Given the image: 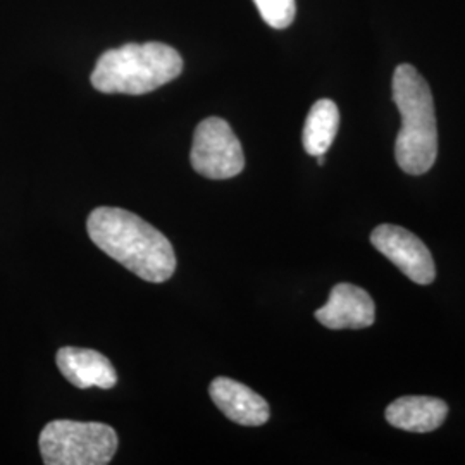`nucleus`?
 Here are the masks:
<instances>
[{
	"mask_svg": "<svg viewBox=\"0 0 465 465\" xmlns=\"http://www.w3.org/2000/svg\"><path fill=\"white\" fill-rule=\"evenodd\" d=\"M86 230L104 253L145 282H167L176 271V255L166 236L130 211L97 207L88 216Z\"/></svg>",
	"mask_w": 465,
	"mask_h": 465,
	"instance_id": "f257e3e1",
	"label": "nucleus"
},
{
	"mask_svg": "<svg viewBox=\"0 0 465 465\" xmlns=\"http://www.w3.org/2000/svg\"><path fill=\"white\" fill-rule=\"evenodd\" d=\"M391 88L401 116V128L395 142L397 164L407 174H424L438 157L431 88L411 64H400L395 69Z\"/></svg>",
	"mask_w": 465,
	"mask_h": 465,
	"instance_id": "f03ea898",
	"label": "nucleus"
},
{
	"mask_svg": "<svg viewBox=\"0 0 465 465\" xmlns=\"http://www.w3.org/2000/svg\"><path fill=\"white\" fill-rule=\"evenodd\" d=\"M182 71L180 52L166 44H128L100 55L92 84L102 94L145 95L176 80Z\"/></svg>",
	"mask_w": 465,
	"mask_h": 465,
	"instance_id": "7ed1b4c3",
	"label": "nucleus"
},
{
	"mask_svg": "<svg viewBox=\"0 0 465 465\" xmlns=\"http://www.w3.org/2000/svg\"><path fill=\"white\" fill-rule=\"evenodd\" d=\"M117 434L102 422L52 420L40 432V453L47 465H105L117 451Z\"/></svg>",
	"mask_w": 465,
	"mask_h": 465,
	"instance_id": "20e7f679",
	"label": "nucleus"
},
{
	"mask_svg": "<svg viewBox=\"0 0 465 465\" xmlns=\"http://www.w3.org/2000/svg\"><path fill=\"white\" fill-rule=\"evenodd\" d=\"M190 163L203 178L230 180L243 171L245 155L232 126L221 117H207L193 134Z\"/></svg>",
	"mask_w": 465,
	"mask_h": 465,
	"instance_id": "39448f33",
	"label": "nucleus"
},
{
	"mask_svg": "<svg viewBox=\"0 0 465 465\" xmlns=\"http://www.w3.org/2000/svg\"><path fill=\"white\" fill-rule=\"evenodd\" d=\"M371 243L409 280L417 284L434 282L436 266L431 252L414 232L395 224H381L371 234Z\"/></svg>",
	"mask_w": 465,
	"mask_h": 465,
	"instance_id": "423d86ee",
	"label": "nucleus"
},
{
	"mask_svg": "<svg viewBox=\"0 0 465 465\" xmlns=\"http://www.w3.org/2000/svg\"><path fill=\"white\" fill-rule=\"evenodd\" d=\"M316 319L328 330H364L374 324V300L361 286L340 282L330 300L317 309Z\"/></svg>",
	"mask_w": 465,
	"mask_h": 465,
	"instance_id": "0eeeda50",
	"label": "nucleus"
},
{
	"mask_svg": "<svg viewBox=\"0 0 465 465\" xmlns=\"http://www.w3.org/2000/svg\"><path fill=\"white\" fill-rule=\"evenodd\" d=\"M209 393L217 409L236 424L255 428L269 420L271 411L266 400L242 382L216 378L209 386Z\"/></svg>",
	"mask_w": 465,
	"mask_h": 465,
	"instance_id": "6e6552de",
	"label": "nucleus"
},
{
	"mask_svg": "<svg viewBox=\"0 0 465 465\" xmlns=\"http://www.w3.org/2000/svg\"><path fill=\"white\" fill-rule=\"evenodd\" d=\"M57 367L67 381L80 390H111L117 382L116 369L99 351L64 347L57 351Z\"/></svg>",
	"mask_w": 465,
	"mask_h": 465,
	"instance_id": "1a4fd4ad",
	"label": "nucleus"
},
{
	"mask_svg": "<svg viewBox=\"0 0 465 465\" xmlns=\"http://www.w3.org/2000/svg\"><path fill=\"white\" fill-rule=\"evenodd\" d=\"M386 420L401 431H436L449 416V405L432 397H403L386 409Z\"/></svg>",
	"mask_w": 465,
	"mask_h": 465,
	"instance_id": "9d476101",
	"label": "nucleus"
},
{
	"mask_svg": "<svg viewBox=\"0 0 465 465\" xmlns=\"http://www.w3.org/2000/svg\"><path fill=\"white\" fill-rule=\"evenodd\" d=\"M340 128L338 105L330 99L317 100L303 126V149L309 155H326Z\"/></svg>",
	"mask_w": 465,
	"mask_h": 465,
	"instance_id": "9b49d317",
	"label": "nucleus"
},
{
	"mask_svg": "<svg viewBox=\"0 0 465 465\" xmlns=\"http://www.w3.org/2000/svg\"><path fill=\"white\" fill-rule=\"evenodd\" d=\"M253 4L267 25L276 30L288 28L297 15L295 0H253Z\"/></svg>",
	"mask_w": 465,
	"mask_h": 465,
	"instance_id": "f8f14e48",
	"label": "nucleus"
},
{
	"mask_svg": "<svg viewBox=\"0 0 465 465\" xmlns=\"http://www.w3.org/2000/svg\"><path fill=\"white\" fill-rule=\"evenodd\" d=\"M324 161H326V159H324V155H317V163H319L321 166L324 164Z\"/></svg>",
	"mask_w": 465,
	"mask_h": 465,
	"instance_id": "ddd939ff",
	"label": "nucleus"
}]
</instances>
